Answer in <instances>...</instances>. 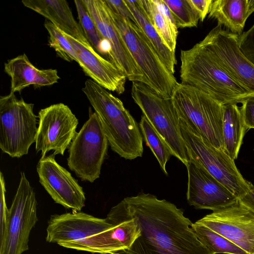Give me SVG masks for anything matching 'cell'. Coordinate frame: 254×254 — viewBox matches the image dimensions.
<instances>
[{
	"instance_id": "cell-1",
	"label": "cell",
	"mask_w": 254,
	"mask_h": 254,
	"mask_svg": "<svg viewBox=\"0 0 254 254\" xmlns=\"http://www.w3.org/2000/svg\"><path fill=\"white\" fill-rule=\"evenodd\" d=\"M108 221L131 219L139 236L128 249L113 254H213L198 240L183 209L141 192L113 206Z\"/></svg>"
},
{
	"instance_id": "cell-2",
	"label": "cell",
	"mask_w": 254,
	"mask_h": 254,
	"mask_svg": "<svg viewBox=\"0 0 254 254\" xmlns=\"http://www.w3.org/2000/svg\"><path fill=\"white\" fill-rule=\"evenodd\" d=\"M181 83L193 86L223 105L241 103L254 95L216 60L201 41L181 51Z\"/></svg>"
},
{
	"instance_id": "cell-3",
	"label": "cell",
	"mask_w": 254,
	"mask_h": 254,
	"mask_svg": "<svg viewBox=\"0 0 254 254\" xmlns=\"http://www.w3.org/2000/svg\"><path fill=\"white\" fill-rule=\"evenodd\" d=\"M82 90L100 119L112 150L127 160L142 157L139 125L122 101L92 79L85 81Z\"/></svg>"
},
{
	"instance_id": "cell-4",
	"label": "cell",
	"mask_w": 254,
	"mask_h": 254,
	"mask_svg": "<svg viewBox=\"0 0 254 254\" xmlns=\"http://www.w3.org/2000/svg\"><path fill=\"white\" fill-rule=\"evenodd\" d=\"M171 99L180 120L211 145L224 150L222 103L193 86L178 82Z\"/></svg>"
},
{
	"instance_id": "cell-5",
	"label": "cell",
	"mask_w": 254,
	"mask_h": 254,
	"mask_svg": "<svg viewBox=\"0 0 254 254\" xmlns=\"http://www.w3.org/2000/svg\"><path fill=\"white\" fill-rule=\"evenodd\" d=\"M109 9L114 24L143 73L147 85L159 95L171 98L178 83L174 74L167 68L139 26Z\"/></svg>"
},
{
	"instance_id": "cell-6",
	"label": "cell",
	"mask_w": 254,
	"mask_h": 254,
	"mask_svg": "<svg viewBox=\"0 0 254 254\" xmlns=\"http://www.w3.org/2000/svg\"><path fill=\"white\" fill-rule=\"evenodd\" d=\"M132 82L131 95L134 102L167 143L173 156L186 166L189 157L182 134L180 119L171 98L159 95L142 82Z\"/></svg>"
},
{
	"instance_id": "cell-7",
	"label": "cell",
	"mask_w": 254,
	"mask_h": 254,
	"mask_svg": "<svg viewBox=\"0 0 254 254\" xmlns=\"http://www.w3.org/2000/svg\"><path fill=\"white\" fill-rule=\"evenodd\" d=\"M33 108L13 93L0 97V148L12 158L27 155L35 142L38 123Z\"/></svg>"
},
{
	"instance_id": "cell-8",
	"label": "cell",
	"mask_w": 254,
	"mask_h": 254,
	"mask_svg": "<svg viewBox=\"0 0 254 254\" xmlns=\"http://www.w3.org/2000/svg\"><path fill=\"white\" fill-rule=\"evenodd\" d=\"M180 126L189 160L202 165L238 199L254 188L251 182L243 178L234 160L224 150L211 145L181 120Z\"/></svg>"
},
{
	"instance_id": "cell-9",
	"label": "cell",
	"mask_w": 254,
	"mask_h": 254,
	"mask_svg": "<svg viewBox=\"0 0 254 254\" xmlns=\"http://www.w3.org/2000/svg\"><path fill=\"white\" fill-rule=\"evenodd\" d=\"M109 145L98 115L89 109L88 120L68 147L69 169L81 181L93 183L100 177Z\"/></svg>"
},
{
	"instance_id": "cell-10",
	"label": "cell",
	"mask_w": 254,
	"mask_h": 254,
	"mask_svg": "<svg viewBox=\"0 0 254 254\" xmlns=\"http://www.w3.org/2000/svg\"><path fill=\"white\" fill-rule=\"evenodd\" d=\"M37 206L34 190L24 172H21L18 187L8 209L0 254H22L28 250L30 232L38 221Z\"/></svg>"
},
{
	"instance_id": "cell-11",
	"label": "cell",
	"mask_w": 254,
	"mask_h": 254,
	"mask_svg": "<svg viewBox=\"0 0 254 254\" xmlns=\"http://www.w3.org/2000/svg\"><path fill=\"white\" fill-rule=\"evenodd\" d=\"M38 126L35 150L41 157L50 151L64 155L76 135L78 120L70 108L63 103L53 104L38 112Z\"/></svg>"
},
{
	"instance_id": "cell-12",
	"label": "cell",
	"mask_w": 254,
	"mask_h": 254,
	"mask_svg": "<svg viewBox=\"0 0 254 254\" xmlns=\"http://www.w3.org/2000/svg\"><path fill=\"white\" fill-rule=\"evenodd\" d=\"M81 1L102 36L110 45L109 61L129 81L142 82L147 85L143 73L137 66L114 24L109 8L105 0Z\"/></svg>"
},
{
	"instance_id": "cell-13",
	"label": "cell",
	"mask_w": 254,
	"mask_h": 254,
	"mask_svg": "<svg viewBox=\"0 0 254 254\" xmlns=\"http://www.w3.org/2000/svg\"><path fill=\"white\" fill-rule=\"evenodd\" d=\"M196 222L221 235L248 254H254V213L238 200Z\"/></svg>"
},
{
	"instance_id": "cell-14",
	"label": "cell",
	"mask_w": 254,
	"mask_h": 254,
	"mask_svg": "<svg viewBox=\"0 0 254 254\" xmlns=\"http://www.w3.org/2000/svg\"><path fill=\"white\" fill-rule=\"evenodd\" d=\"M238 40V35L217 25L201 41L235 78L254 93V64L241 51Z\"/></svg>"
},
{
	"instance_id": "cell-15",
	"label": "cell",
	"mask_w": 254,
	"mask_h": 254,
	"mask_svg": "<svg viewBox=\"0 0 254 254\" xmlns=\"http://www.w3.org/2000/svg\"><path fill=\"white\" fill-rule=\"evenodd\" d=\"M55 156L53 153L40 159L36 167L39 182L55 203L80 211L86 200L83 189Z\"/></svg>"
},
{
	"instance_id": "cell-16",
	"label": "cell",
	"mask_w": 254,
	"mask_h": 254,
	"mask_svg": "<svg viewBox=\"0 0 254 254\" xmlns=\"http://www.w3.org/2000/svg\"><path fill=\"white\" fill-rule=\"evenodd\" d=\"M187 199L196 209L216 210L231 205L238 198L202 165L189 160Z\"/></svg>"
},
{
	"instance_id": "cell-17",
	"label": "cell",
	"mask_w": 254,
	"mask_h": 254,
	"mask_svg": "<svg viewBox=\"0 0 254 254\" xmlns=\"http://www.w3.org/2000/svg\"><path fill=\"white\" fill-rule=\"evenodd\" d=\"M106 218L74 211L54 214L48 222L46 240L58 245L82 240L112 228Z\"/></svg>"
},
{
	"instance_id": "cell-18",
	"label": "cell",
	"mask_w": 254,
	"mask_h": 254,
	"mask_svg": "<svg viewBox=\"0 0 254 254\" xmlns=\"http://www.w3.org/2000/svg\"><path fill=\"white\" fill-rule=\"evenodd\" d=\"M63 33L75 52L77 63L87 76L108 90L115 91L119 94L124 93L127 77L119 69L98 54L90 45Z\"/></svg>"
},
{
	"instance_id": "cell-19",
	"label": "cell",
	"mask_w": 254,
	"mask_h": 254,
	"mask_svg": "<svg viewBox=\"0 0 254 254\" xmlns=\"http://www.w3.org/2000/svg\"><path fill=\"white\" fill-rule=\"evenodd\" d=\"M109 222L113 226L108 230L82 240L59 245L77 251L113 254L129 248L139 236V231L131 219Z\"/></svg>"
},
{
	"instance_id": "cell-20",
	"label": "cell",
	"mask_w": 254,
	"mask_h": 254,
	"mask_svg": "<svg viewBox=\"0 0 254 254\" xmlns=\"http://www.w3.org/2000/svg\"><path fill=\"white\" fill-rule=\"evenodd\" d=\"M4 70L10 77V93L20 92L31 85L35 88L50 86L60 78L57 69H40L29 60L25 54L8 61Z\"/></svg>"
},
{
	"instance_id": "cell-21",
	"label": "cell",
	"mask_w": 254,
	"mask_h": 254,
	"mask_svg": "<svg viewBox=\"0 0 254 254\" xmlns=\"http://www.w3.org/2000/svg\"><path fill=\"white\" fill-rule=\"evenodd\" d=\"M22 2L26 7L47 18L63 32L90 45L66 0H22Z\"/></svg>"
},
{
	"instance_id": "cell-22",
	"label": "cell",
	"mask_w": 254,
	"mask_h": 254,
	"mask_svg": "<svg viewBox=\"0 0 254 254\" xmlns=\"http://www.w3.org/2000/svg\"><path fill=\"white\" fill-rule=\"evenodd\" d=\"M254 12V0H212L208 17L240 35L247 19Z\"/></svg>"
},
{
	"instance_id": "cell-23",
	"label": "cell",
	"mask_w": 254,
	"mask_h": 254,
	"mask_svg": "<svg viewBox=\"0 0 254 254\" xmlns=\"http://www.w3.org/2000/svg\"><path fill=\"white\" fill-rule=\"evenodd\" d=\"M145 11L165 45L175 53L178 27L169 8L163 0H142Z\"/></svg>"
},
{
	"instance_id": "cell-24",
	"label": "cell",
	"mask_w": 254,
	"mask_h": 254,
	"mask_svg": "<svg viewBox=\"0 0 254 254\" xmlns=\"http://www.w3.org/2000/svg\"><path fill=\"white\" fill-rule=\"evenodd\" d=\"M247 129L240 107L234 103L223 105L224 150L234 160L238 157Z\"/></svg>"
},
{
	"instance_id": "cell-25",
	"label": "cell",
	"mask_w": 254,
	"mask_h": 254,
	"mask_svg": "<svg viewBox=\"0 0 254 254\" xmlns=\"http://www.w3.org/2000/svg\"><path fill=\"white\" fill-rule=\"evenodd\" d=\"M135 19V23L142 30L170 72L174 74L177 61L175 53L164 43L154 28L144 8L142 0H125Z\"/></svg>"
},
{
	"instance_id": "cell-26",
	"label": "cell",
	"mask_w": 254,
	"mask_h": 254,
	"mask_svg": "<svg viewBox=\"0 0 254 254\" xmlns=\"http://www.w3.org/2000/svg\"><path fill=\"white\" fill-rule=\"evenodd\" d=\"M192 228L200 242L213 254H248L230 241L207 227L195 222Z\"/></svg>"
},
{
	"instance_id": "cell-27",
	"label": "cell",
	"mask_w": 254,
	"mask_h": 254,
	"mask_svg": "<svg viewBox=\"0 0 254 254\" xmlns=\"http://www.w3.org/2000/svg\"><path fill=\"white\" fill-rule=\"evenodd\" d=\"M79 19V24L91 47L100 55L110 53V47L99 31L94 21L87 11L81 0L74 1Z\"/></svg>"
},
{
	"instance_id": "cell-28",
	"label": "cell",
	"mask_w": 254,
	"mask_h": 254,
	"mask_svg": "<svg viewBox=\"0 0 254 254\" xmlns=\"http://www.w3.org/2000/svg\"><path fill=\"white\" fill-rule=\"evenodd\" d=\"M139 126L147 145L156 157L162 170L168 175L166 165L171 156H173L170 148L143 115Z\"/></svg>"
},
{
	"instance_id": "cell-29",
	"label": "cell",
	"mask_w": 254,
	"mask_h": 254,
	"mask_svg": "<svg viewBox=\"0 0 254 254\" xmlns=\"http://www.w3.org/2000/svg\"><path fill=\"white\" fill-rule=\"evenodd\" d=\"M163 0L172 14L178 28L197 26L199 15L190 0Z\"/></svg>"
},
{
	"instance_id": "cell-30",
	"label": "cell",
	"mask_w": 254,
	"mask_h": 254,
	"mask_svg": "<svg viewBox=\"0 0 254 254\" xmlns=\"http://www.w3.org/2000/svg\"><path fill=\"white\" fill-rule=\"evenodd\" d=\"M44 26L49 34V45L57 55L66 61L77 62L75 52L62 31L49 20L45 21Z\"/></svg>"
},
{
	"instance_id": "cell-31",
	"label": "cell",
	"mask_w": 254,
	"mask_h": 254,
	"mask_svg": "<svg viewBox=\"0 0 254 254\" xmlns=\"http://www.w3.org/2000/svg\"><path fill=\"white\" fill-rule=\"evenodd\" d=\"M238 45L244 55L254 64V24L238 35Z\"/></svg>"
},
{
	"instance_id": "cell-32",
	"label": "cell",
	"mask_w": 254,
	"mask_h": 254,
	"mask_svg": "<svg viewBox=\"0 0 254 254\" xmlns=\"http://www.w3.org/2000/svg\"><path fill=\"white\" fill-rule=\"evenodd\" d=\"M0 242L3 240L6 229L8 209L5 201V184L3 175L0 172Z\"/></svg>"
},
{
	"instance_id": "cell-33",
	"label": "cell",
	"mask_w": 254,
	"mask_h": 254,
	"mask_svg": "<svg viewBox=\"0 0 254 254\" xmlns=\"http://www.w3.org/2000/svg\"><path fill=\"white\" fill-rule=\"evenodd\" d=\"M240 107L245 124L248 129L254 128V95L244 100Z\"/></svg>"
},
{
	"instance_id": "cell-34",
	"label": "cell",
	"mask_w": 254,
	"mask_h": 254,
	"mask_svg": "<svg viewBox=\"0 0 254 254\" xmlns=\"http://www.w3.org/2000/svg\"><path fill=\"white\" fill-rule=\"evenodd\" d=\"M109 8L122 17L135 23V19L125 0H105Z\"/></svg>"
},
{
	"instance_id": "cell-35",
	"label": "cell",
	"mask_w": 254,
	"mask_h": 254,
	"mask_svg": "<svg viewBox=\"0 0 254 254\" xmlns=\"http://www.w3.org/2000/svg\"><path fill=\"white\" fill-rule=\"evenodd\" d=\"M194 9L197 12L199 19L203 21L209 13L212 0H190Z\"/></svg>"
},
{
	"instance_id": "cell-36",
	"label": "cell",
	"mask_w": 254,
	"mask_h": 254,
	"mask_svg": "<svg viewBox=\"0 0 254 254\" xmlns=\"http://www.w3.org/2000/svg\"><path fill=\"white\" fill-rule=\"evenodd\" d=\"M238 201L254 213V188L238 198Z\"/></svg>"
}]
</instances>
